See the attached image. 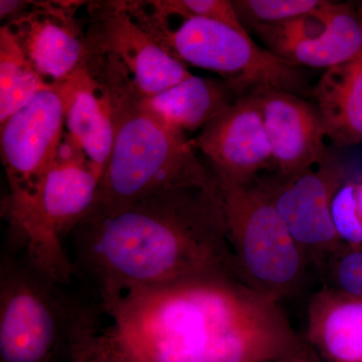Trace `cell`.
Returning <instances> with one entry per match:
<instances>
[{"mask_svg": "<svg viewBox=\"0 0 362 362\" xmlns=\"http://www.w3.org/2000/svg\"><path fill=\"white\" fill-rule=\"evenodd\" d=\"M86 33L89 54L114 57L144 97H152L192 77L131 16L124 1L93 2Z\"/></svg>", "mask_w": 362, "mask_h": 362, "instance_id": "obj_10", "label": "cell"}, {"mask_svg": "<svg viewBox=\"0 0 362 362\" xmlns=\"http://www.w3.org/2000/svg\"><path fill=\"white\" fill-rule=\"evenodd\" d=\"M357 202H358L359 211L362 216V180L357 182Z\"/></svg>", "mask_w": 362, "mask_h": 362, "instance_id": "obj_25", "label": "cell"}, {"mask_svg": "<svg viewBox=\"0 0 362 362\" xmlns=\"http://www.w3.org/2000/svg\"><path fill=\"white\" fill-rule=\"evenodd\" d=\"M308 344L331 362H362V298L325 287L312 297Z\"/></svg>", "mask_w": 362, "mask_h": 362, "instance_id": "obj_16", "label": "cell"}, {"mask_svg": "<svg viewBox=\"0 0 362 362\" xmlns=\"http://www.w3.org/2000/svg\"><path fill=\"white\" fill-rule=\"evenodd\" d=\"M49 87L30 65L13 35L0 30V123Z\"/></svg>", "mask_w": 362, "mask_h": 362, "instance_id": "obj_19", "label": "cell"}, {"mask_svg": "<svg viewBox=\"0 0 362 362\" xmlns=\"http://www.w3.org/2000/svg\"><path fill=\"white\" fill-rule=\"evenodd\" d=\"M136 21L171 57L185 66L218 74L239 98L270 89L298 95L304 88L299 66L262 49L249 33L226 23L190 18L171 28L143 14Z\"/></svg>", "mask_w": 362, "mask_h": 362, "instance_id": "obj_6", "label": "cell"}, {"mask_svg": "<svg viewBox=\"0 0 362 362\" xmlns=\"http://www.w3.org/2000/svg\"><path fill=\"white\" fill-rule=\"evenodd\" d=\"M140 4L145 13L160 25H168L171 18H180L181 21L190 18H206L247 33L238 18L232 1L228 0H158L140 1Z\"/></svg>", "mask_w": 362, "mask_h": 362, "instance_id": "obj_20", "label": "cell"}, {"mask_svg": "<svg viewBox=\"0 0 362 362\" xmlns=\"http://www.w3.org/2000/svg\"><path fill=\"white\" fill-rule=\"evenodd\" d=\"M216 182L246 185L274 171V157L256 94L240 97L192 141Z\"/></svg>", "mask_w": 362, "mask_h": 362, "instance_id": "obj_11", "label": "cell"}, {"mask_svg": "<svg viewBox=\"0 0 362 362\" xmlns=\"http://www.w3.org/2000/svg\"><path fill=\"white\" fill-rule=\"evenodd\" d=\"M218 185L238 280L278 302L294 294L309 259L259 177Z\"/></svg>", "mask_w": 362, "mask_h": 362, "instance_id": "obj_5", "label": "cell"}, {"mask_svg": "<svg viewBox=\"0 0 362 362\" xmlns=\"http://www.w3.org/2000/svg\"><path fill=\"white\" fill-rule=\"evenodd\" d=\"M56 86L65 127L89 157L101 180L113 145V119L108 95L87 63Z\"/></svg>", "mask_w": 362, "mask_h": 362, "instance_id": "obj_15", "label": "cell"}, {"mask_svg": "<svg viewBox=\"0 0 362 362\" xmlns=\"http://www.w3.org/2000/svg\"><path fill=\"white\" fill-rule=\"evenodd\" d=\"M78 2H30L28 11L4 28L49 86L59 84L87 63L86 33L75 14Z\"/></svg>", "mask_w": 362, "mask_h": 362, "instance_id": "obj_12", "label": "cell"}, {"mask_svg": "<svg viewBox=\"0 0 362 362\" xmlns=\"http://www.w3.org/2000/svg\"><path fill=\"white\" fill-rule=\"evenodd\" d=\"M211 296L206 362H278L301 344L276 300L230 279L213 281Z\"/></svg>", "mask_w": 362, "mask_h": 362, "instance_id": "obj_7", "label": "cell"}, {"mask_svg": "<svg viewBox=\"0 0 362 362\" xmlns=\"http://www.w3.org/2000/svg\"><path fill=\"white\" fill-rule=\"evenodd\" d=\"M255 94L273 153V173L288 177L320 165L329 156L315 104L282 90Z\"/></svg>", "mask_w": 362, "mask_h": 362, "instance_id": "obj_14", "label": "cell"}, {"mask_svg": "<svg viewBox=\"0 0 362 362\" xmlns=\"http://www.w3.org/2000/svg\"><path fill=\"white\" fill-rule=\"evenodd\" d=\"M33 268L23 252L2 257L0 361L52 362L68 350L75 362L94 356L102 330L97 311Z\"/></svg>", "mask_w": 362, "mask_h": 362, "instance_id": "obj_3", "label": "cell"}, {"mask_svg": "<svg viewBox=\"0 0 362 362\" xmlns=\"http://www.w3.org/2000/svg\"><path fill=\"white\" fill-rule=\"evenodd\" d=\"M343 164L330 156L320 165L288 177L259 176L309 261L329 259L344 249L333 225L331 202L346 182Z\"/></svg>", "mask_w": 362, "mask_h": 362, "instance_id": "obj_9", "label": "cell"}, {"mask_svg": "<svg viewBox=\"0 0 362 362\" xmlns=\"http://www.w3.org/2000/svg\"><path fill=\"white\" fill-rule=\"evenodd\" d=\"M100 176L66 131L39 192L30 204L4 214L28 263L59 284L70 286L76 268L63 242L89 214Z\"/></svg>", "mask_w": 362, "mask_h": 362, "instance_id": "obj_4", "label": "cell"}, {"mask_svg": "<svg viewBox=\"0 0 362 362\" xmlns=\"http://www.w3.org/2000/svg\"><path fill=\"white\" fill-rule=\"evenodd\" d=\"M312 96L326 139L337 147L362 143V52L324 71Z\"/></svg>", "mask_w": 362, "mask_h": 362, "instance_id": "obj_17", "label": "cell"}, {"mask_svg": "<svg viewBox=\"0 0 362 362\" xmlns=\"http://www.w3.org/2000/svg\"><path fill=\"white\" fill-rule=\"evenodd\" d=\"M87 66L108 95L114 137L96 199L82 223L110 216L157 192L216 182L192 141L150 109L114 57L89 54Z\"/></svg>", "mask_w": 362, "mask_h": 362, "instance_id": "obj_2", "label": "cell"}, {"mask_svg": "<svg viewBox=\"0 0 362 362\" xmlns=\"http://www.w3.org/2000/svg\"><path fill=\"white\" fill-rule=\"evenodd\" d=\"M331 216L339 239L349 249H362V216L357 202V182L346 181L331 202Z\"/></svg>", "mask_w": 362, "mask_h": 362, "instance_id": "obj_22", "label": "cell"}, {"mask_svg": "<svg viewBox=\"0 0 362 362\" xmlns=\"http://www.w3.org/2000/svg\"><path fill=\"white\" fill-rule=\"evenodd\" d=\"M278 362H320L317 356L315 350L312 349L308 343L302 341L300 346L291 354Z\"/></svg>", "mask_w": 362, "mask_h": 362, "instance_id": "obj_24", "label": "cell"}, {"mask_svg": "<svg viewBox=\"0 0 362 362\" xmlns=\"http://www.w3.org/2000/svg\"><path fill=\"white\" fill-rule=\"evenodd\" d=\"M81 362H102L100 361L99 358H97V357H93V358L88 359V361H81Z\"/></svg>", "mask_w": 362, "mask_h": 362, "instance_id": "obj_26", "label": "cell"}, {"mask_svg": "<svg viewBox=\"0 0 362 362\" xmlns=\"http://www.w3.org/2000/svg\"><path fill=\"white\" fill-rule=\"evenodd\" d=\"M65 128L63 104L54 85L0 123L1 160L9 187L2 214L35 199L56 158Z\"/></svg>", "mask_w": 362, "mask_h": 362, "instance_id": "obj_8", "label": "cell"}, {"mask_svg": "<svg viewBox=\"0 0 362 362\" xmlns=\"http://www.w3.org/2000/svg\"><path fill=\"white\" fill-rule=\"evenodd\" d=\"M332 287L351 296L362 298V249L344 247L328 259Z\"/></svg>", "mask_w": 362, "mask_h": 362, "instance_id": "obj_23", "label": "cell"}, {"mask_svg": "<svg viewBox=\"0 0 362 362\" xmlns=\"http://www.w3.org/2000/svg\"><path fill=\"white\" fill-rule=\"evenodd\" d=\"M71 233L76 263L94 283L103 311L141 288L239 281L216 180L149 195Z\"/></svg>", "mask_w": 362, "mask_h": 362, "instance_id": "obj_1", "label": "cell"}, {"mask_svg": "<svg viewBox=\"0 0 362 362\" xmlns=\"http://www.w3.org/2000/svg\"><path fill=\"white\" fill-rule=\"evenodd\" d=\"M144 98L164 123L183 134L201 131L239 99L226 81L194 75L156 96Z\"/></svg>", "mask_w": 362, "mask_h": 362, "instance_id": "obj_18", "label": "cell"}, {"mask_svg": "<svg viewBox=\"0 0 362 362\" xmlns=\"http://www.w3.org/2000/svg\"><path fill=\"white\" fill-rule=\"evenodd\" d=\"M324 0H233L245 30L279 25L316 11ZM249 33V32H247Z\"/></svg>", "mask_w": 362, "mask_h": 362, "instance_id": "obj_21", "label": "cell"}, {"mask_svg": "<svg viewBox=\"0 0 362 362\" xmlns=\"http://www.w3.org/2000/svg\"><path fill=\"white\" fill-rule=\"evenodd\" d=\"M362 52V16L350 4L325 1L280 28L276 56L292 65L327 69Z\"/></svg>", "mask_w": 362, "mask_h": 362, "instance_id": "obj_13", "label": "cell"}]
</instances>
